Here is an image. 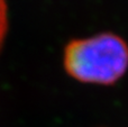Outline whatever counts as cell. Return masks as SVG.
Listing matches in <instances>:
<instances>
[{"label":"cell","mask_w":128,"mask_h":127,"mask_svg":"<svg viewBox=\"0 0 128 127\" xmlns=\"http://www.w3.org/2000/svg\"><path fill=\"white\" fill-rule=\"evenodd\" d=\"M63 63L68 76L80 82L114 84L128 69V44L112 33L73 40L65 47Z\"/></svg>","instance_id":"1"},{"label":"cell","mask_w":128,"mask_h":127,"mask_svg":"<svg viewBox=\"0 0 128 127\" xmlns=\"http://www.w3.org/2000/svg\"><path fill=\"white\" fill-rule=\"evenodd\" d=\"M8 29V14H7L6 0H0V50L4 44Z\"/></svg>","instance_id":"2"}]
</instances>
